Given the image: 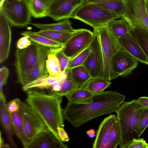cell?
Here are the masks:
<instances>
[{
    "instance_id": "obj_26",
    "label": "cell",
    "mask_w": 148,
    "mask_h": 148,
    "mask_svg": "<svg viewBox=\"0 0 148 148\" xmlns=\"http://www.w3.org/2000/svg\"><path fill=\"white\" fill-rule=\"evenodd\" d=\"M23 36H28L32 41L43 46L50 48H63L64 45L53 41L45 37L35 34L33 32L26 31L20 33Z\"/></svg>"
},
{
    "instance_id": "obj_33",
    "label": "cell",
    "mask_w": 148,
    "mask_h": 148,
    "mask_svg": "<svg viewBox=\"0 0 148 148\" xmlns=\"http://www.w3.org/2000/svg\"><path fill=\"white\" fill-rule=\"evenodd\" d=\"M66 71L67 76L61 82L60 90L57 92H53L62 97L65 96L77 88L72 81L68 70H66Z\"/></svg>"
},
{
    "instance_id": "obj_35",
    "label": "cell",
    "mask_w": 148,
    "mask_h": 148,
    "mask_svg": "<svg viewBox=\"0 0 148 148\" xmlns=\"http://www.w3.org/2000/svg\"><path fill=\"white\" fill-rule=\"evenodd\" d=\"M148 127V108H144L140 118L137 127V132L139 138Z\"/></svg>"
},
{
    "instance_id": "obj_7",
    "label": "cell",
    "mask_w": 148,
    "mask_h": 148,
    "mask_svg": "<svg viewBox=\"0 0 148 148\" xmlns=\"http://www.w3.org/2000/svg\"><path fill=\"white\" fill-rule=\"evenodd\" d=\"M99 37L103 62V78L111 81V61L121 48L118 39L108 29L106 25L94 29Z\"/></svg>"
},
{
    "instance_id": "obj_39",
    "label": "cell",
    "mask_w": 148,
    "mask_h": 148,
    "mask_svg": "<svg viewBox=\"0 0 148 148\" xmlns=\"http://www.w3.org/2000/svg\"><path fill=\"white\" fill-rule=\"evenodd\" d=\"M147 143L143 138H134L126 148H146Z\"/></svg>"
},
{
    "instance_id": "obj_44",
    "label": "cell",
    "mask_w": 148,
    "mask_h": 148,
    "mask_svg": "<svg viewBox=\"0 0 148 148\" xmlns=\"http://www.w3.org/2000/svg\"><path fill=\"white\" fill-rule=\"evenodd\" d=\"M0 148H10L12 147L10 145L5 143L1 136V132H0Z\"/></svg>"
},
{
    "instance_id": "obj_43",
    "label": "cell",
    "mask_w": 148,
    "mask_h": 148,
    "mask_svg": "<svg viewBox=\"0 0 148 148\" xmlns=\"http://www.w3.org/2000/svg\"><path fill=\"white\" fill-rule=\"evenodd\" d=\"M138 102L145 108H148V97H142L137 99Z\"/></svg>"
},
{
    "instance_id": "obj_1",
    "label": "cell",
    "mask_w": 148,
    "mask_h": 148,
    "mask_svg": "<svg viewBox=\"0 0 148 148\" xmlns=\"http://www.w3.org/2000/svg\"><path fill=\"white\" fill-rule=\"evenodd\" d=\"M125 98L118 92L103 91L95 94L88 103L68 101L62 109L63 117L72 126L78 127L95 118L115 112Z\"/></svg>"
},
{
    "instance_id": "obj_13",
    "label": "cell",
    "mask_w": 148,
    "mask_h": 148,
    "mask_svg": "<svg viewBox=\"0 0 148 148\" xmlns=\"http://www.w3.org/2000/svg\"><path fill=\"white\" fill-rule=\"evenodd\" d=\"M95 36L90 44L91 50L83 65L92 78H103V62L98 35L94 30Z\"/></svg>"
},
{
    "instance_id": "obj_34",
    "label": "cell",
    "mask_w": 148,
    "mask_h": 148,
    "mask_svg": "<svg viewBox=\"0 0 148 148\" xmlns=\"http://www.w3.org/2000/svg\"><path fill=\"white\" fill-rule=\"evenodd\" d=\"M91 50L90 45L71 59L66 69L83 65Z\"/></svg>"
},
{
    "instance_id": "obj_4",
    "label": "cell",
    "mask_w": 148,
    "mask_h": 148,
    "mask_svg": "<svg viewBox=\"0 0 148 148\" xmlns=\"http://www.w3.org/2000/svg\"><path fill=\"white\" fill-rule=\"evenodd\" d=\"M51 48L32 41L26 48H17L14 64L18 83L23 86L31 71L42 60L47 56Z\"/></svg>"
},
{
    "instance_id": "obj_31",
    "label": "cell",
    "mask_w": 148,
    "mask_h": 148,
    "mask_svg": "<svg viewBox=\"0 0 148 148\" xmlns=\"http://www.w3.org/2000/svg\"><path fill=\"white\" fill-rule=\"evenodd\" d=\"M130 26L132 29L131 33L144 53L148 64V35L139 28Z\"/></svg>"
},
{
    "instance_id": "obj_16",
    "label": "cell",
    "mask_w": 148,
    "mask_h": 148,
    "mask_svg": "<svg viewBox=\"0 0 148 148\" xmlns=\"http://www.w3.org/2000/svg\"><path fill=\"white\" fill-rule=\"evenodd\" d=\"M9 22L0 12V62H4L10 53L11 31Z\"/></svg>"
},
{
    "instance_id": "obj_29",
    "label": "cell",
    "mask_w": 148,
    "mask_h": 148,
    "mask_svg": "<svg viewBox=\"0 0 148 148\" xmlns=\"http://www.w3.org/2000/svg\"><path fill=\"white\" fill-rule=\"evenodd\" d=\"M110 81L103 78L98 77L91 78L84 87L94 93L101 92L110 86Z\"/></svg>"
},
{
    "instance_id": "obj_6",
    "label": "cell",
    "mask_w": 148,
    "mask_h": 148,
    "mask_svg": "<svg viewBox=\"0 0 148 148\" xmlns=\"http://www.w3.org/2000/svg\"><path fill=\"white\" fill-rule=\"evenodd\" d=\"M0 12L12 26L23 27L31 23L28 0H0Z\"/></svg>"
},
{
    "instance_id": "obj_49",
    "label": "cell",
    "mask_w": 148,
    "mask_h": 148,
    "mask_svg": "<svg viewBox=\"0 0 148 148\" xmlns=\"http://www.w3.org/2000/svg\"><path fill=\"white\" fill-rule=\"evenodd\" d=\"M145 3L146 1H148V0H144Z\"/></svg>"
},
{
    "instance_id": "obj_14",
    "label": "cell",
    "mask_w": 148,
    "mask_h": 148,
    "mask_svg": "<svg viewBox=\"0 0 148 148\" xmlns=\"http://www.w3.org/2000/svg\"><path fill=\"white\" fill-rule=\"evenodd\" d=\"M116 120L115 115L110 114L101 122L96 132L93 148H113L110 142V133L112 125Z\"/></svg>"
},
{
    "instance_id": "obj_38",
    "label": "cell",
    "mask_w": 148,
    "mask_h": 148,
    "mask_svg": "<svg viewBox=\"0 0 148 148\" xmlns=\"http://www.w3.org/2000/svg\"><path fill=\"white\" fill-rule=\"evenodd\" d=\"M9 74V69L5 66H3L0 69V92L3 91V86L7 83Z\"/></svg>"
},
{
    "instance_id": "obj_11",
    "label": "cell",
    "mask_w": 148,
    "mask_h": 148,
    "mask_svg": "<svg viewBox=\"0 0 148 148\" xmlns=\"http://www.w3.org/2000/svg\"><path fill=\"white\" fill-rule=\"evenodd\" d=\"M86 0H52L47 8V16L54 21L72 18L75 10Z\"/></svg>"
},
{
    "instance_id": "obj_18",
    "label": "cell",
    "mask_w": 148,
    "mask_h": 148,
    "mask_svg": "<svg viewBox=\"0 0 148 148\" xmlns=\"http://www.w3.org/2000/svg\"><path fill=\"white\" fill-rule=\"evenodd\" d=\"M64 142L58 139L49 130L42 132L28 144L27 148H67Z\"/></svg>"
},
{
    "instance_id": "obj_41",
    "label": "cell",
    "mask_w": 148,
    "mask_h": 148,
    "mask_svg": "<svg viewBox=\"0 0 148 148\" xmlns=\"http://www.w3.org/2000/svg\"><path fill=\"white\" fill-rule=\"evenodd\" d=\"M32 43L31 41L29 38L28 36H24L20 38L16 43L17 48L22 49L26 48L31 45Z\"/></svg>"
},
{
    "instance_id": "obj_5",
    "label": "cell",
    "mask_w": 148,
    "mask_h": 148,
    "mask_svg": "<svg viewBox=\"0 0 148 148\" xmlns=\"http://www.w3.org/2000/svg\"><path fill=\"white\" fill-rule=\"evenodd\" d=\"M121 17L99 5L85 1L75 10L72 18L80 21L95 29Z\"/></svg>"
},
{
    "instance_id": "obj_17",
    "label": "cell",
    "mask_w": 148,
    "mask_h": 148,
    "mask_svg": "<svg viewBox=\"0 0 148 148\" xmlns=\"http://www.w3.org/2000/svg\"><path fill=\"white\" fill-rule=\"evenodd\" d=\"M0 122L12 147L16 148L17 146L13 138L14 133L11 114L7 108L3 91L0 92Z\"/></svg>"
},
{
    "instance_id": "obj_37",
    "label": "cell",
    "mask_w": 148,
    "mask_h": 148,
    "mask_svg": "<svg viewBox=\"0 0 148 148\" xmlns=\"http://www.w3.org/2000/svg\"><path fill=\"white\" fill-rule=\"evenodd\" d=\"M62 49L58 51L56 55L59 61L61 71L64 72L66 71L71 58L65 54Z\"/></svg>"
},
{
    "instance_id": "obj_48",
    "label": "cell",
    "mask_w": 148,
    "mask_h": 148,
    "mask_svg": "<svg viewBox=\"0 0 148 148\" xmlns=\"http://www.w3.org/2000/svg\"><path fill=\"white\" fill-rule=\"evenodd\" d=\"M146 148H148V143H147V144Z\"/></svg>"
},
{
    "instance_id": "obj_3",
    "label": "cell",
    "mask_w": 148,
    "mask_h": 148,
    "mask_svg": "<svg viewBox=\"0 0 148 148\" xmlns=\"http://www.w3.org/2000/svg\"><path fill=\"white\" fill-rule=\"evenodd\" d=\"M144 108L137 99H134L124 102L116 111L121 148H126L133 139L139 138L137 127Z\"/></svg>"
},
{
    "instance_id": "obj_20",
    "label": "cell",
    "mask_w": 148,
    "mask_h": 148,
    "mask_svg": "<svg viewBox=\"0 0 148 148\" xmlns=\"http://www.w3.org/2000/svg\"><path fill=\"white\" fill-rule=\"evenodd\" d=\"M22 102L19 110L15 112H10L14 134L21 141L24 148H27L28 144L25 133L22 118L23 110Z\"/></svg>"
},
{
    "instance_id": "obj_15",
    "label": "cell",
    "mask_w": 148,
    "mask_h": 148,
    "mask_svg": "<svg viewBox=\"0 0 148 148\" xmlns=\"http://www.w3.org/2000/svg\"><path fill=\"white\" fill-rule=\"evenodd\" d=\"M118 39L121 48L138 61L147 64V57L131 32Z\"/></svg>"
},
{
    "instance_id": "obj_23",
    "label": "cell",
    "mask_w": 148,
    "mask_h": 148,
    "mask_svg": "<svg viewBox=\"0 0 148 148\" xmlns=\"http://www.w3.org/2000/svg\"><path fill=\"white\" fill-rule=\"evenodd\" d=\"M30 24L40 30L72 33L75 32L77 30L74 29L73 28L69 18L64 19L62 21L53 23L44 24L30 23Z\"/></svg>"
},
{
    "instance_id": "obj_12",
    "label": "cell",
    "mask_w": 148,
    "mask_h": 148,
    "mask_svg": "<svg viewBox=\"0 0 148 148\" xmlns=\"http://www.w3.org/2000/svg\"><path fill=\"white\" fill-rule=\"evenodd\" d=\"M94 36V32L89 30L78 29L65 45L62 51L71 59L89 46Z\"/></svg>"
},
{
    "instance_id": "obj_21",
    "label": "cell",
    "mask_w": 148,
    "mask_h": 148,
    "mask_svg": "<svg viewBox=\"0 0 148 148\" xmlns=\"http://www.w3.org/2000/svg\"><path fill=\"white\" fill-rule=\"evenodd\" d=\"M67 70L71 79L77 88L83 87L91 77L83 65Z\"/></svg>"
},
{
    "instance_id": "obj_2",
    "label": "cell",
    "mask_w": 148,
    "mask_h": 148,
    "mask_svg": "<svg viewBox=\"0 0 148 148\" xmlns=\"http://www.w3.org/2000/svg\"><path fill=\"white\" fill-rule=\"evenodd\" d=\"M26 92V103L40 117L49 130L61 140L58 128L64 126L61 106L63 97L54 92L47 94L34 89Z\"/></svg>"
},
{
    "instance_id": "obj_36",
    "label": "cell",
    "mask_w": 148,
    "mask_h": 148,
    "mask_svg": "<svg viewBox=\"0 0 148 148\" xmlns=\"http://www.w3.org/2000/svg\"><path fill=\"white\" fill-rule=\"evenodd\" d=\"M110 143L113 148H116L119 145L120 136L117 120L112 127L110 136Z\"/></svg>"
},
{
    "instance_id": "obj_22",
    "label": "cell",
    "mask_w": 148,
    "mask_h": 148,
    "mask_svg": "<svg viewBox=\"0 0 148 148\" xmlns=\"http://www.w3.org/2000/svg\"><path fill=\"white\" fill-rule=\"evenodd\" d=\"M106 26L109 30L118 39L130 33L132 30L129 24L123 17L111 21Z\"/></svg>"
},
{
    "instance_id": "obj_19",
    "label": "cell",
    "mask_w": 148,
    "mask_h": 148,
    "mask_svg": "<svg viewBox=\"0 0 148 148\" xmlns=\"http://www.w3.org/2000/svg\"><path fill=\"white\" fill-rule=\"evenodd\" d=\"M66 76V71L58 76H51L49 75H45L22 86V89L24 91L27 92L31 89L36 88H49L54 83L62 81Z\"/></svg>"
},
{
    "instance_id": "obj_8",
    "label": "cell",
    "mask_w": 148,
    "mask_h": 148,
    "mask_svg": "<svg viewBox=\"0 0 148 148\" xmlns=\"http://www.w3.org/2000/svg\"><path fill=\"white\" fill-rule=\"evenodd\" d=\"M122 17L130 25L136 26L148 35V14L144 0H126Z\"/></svg>"
},
{
    "instance_id": "obj_45",
    "label": "cell",
    "mask_w": 148,
    "mask_h": 148,
    "mask_svg": "<svg viewBox=\"0 0 148 148\" xmlns=\"http://www.w3.org/2000/svg\"><path fill=\"white\" fill-rule=\"evenodd\" d=\"M86 134L88 136L91 138H92L95 136V131L94 129H90L86 132Z\"/></svg>"
},
{
    "instance_id": "obj_40",
    "label": "cell",
    "mask_w": 148,
    "mask_h": 148,
    "mask_svg": "<svg viewBox=\"0 0 148 148\" xmlns=\"http://www.w3.org/2000/svg\"><path fill=\"white\" fill-rule=\"evenodd\" d=\"M22 102L19 99H14L7 103V108L10 112H16L19 109Z\"/></svg>"
},
{
    "instance_id": "obj_10",
    "label": "cell",
    "mask_w": 148,
    "mask_h": 148,
    "mask_svg": "<svg viewBox=\"0 0 148 148\" xmlns=\"http://www.w3.org/2000/svg\"><path fill=\"white\" fill-rule=\"evenodd\" d=\"M23 107L22 120L29 144L38 135L49 130L40 117L26 103L23 102Z\"/></svg>"
},
{
    "instance_id": "obj_9",
    "label": "cell",
    "mask_w": 148,
    "mask_h": 148,
    "mask_svg": "<svg viewBox=\"0 0 148 148\" xmlns=\"http://www.w3.org/2000/svg\"><path fill=\"white\" fill-rule=\"evenodd\" d=\"M137 60L121 48L113 55L111 61V80L119 76L125 77L138 66Z\"/></svg>"
},
{
    "instance_id": "obj_27",
    "label": "cell",
    "mask_w": 148,
    "mask_h": 148,
    "mask_svg": "<svg viewBox=\"0 0 148 148\" xmlns=\"http://www.w3.org/2000/svg\"><path fill=\"white\" fill-rule=\"evenodd\" d=\"M95 94L83 87L76 88L65 96L68 101L86 103L91 101L92 97Z\"/></svg>"
},
{
    "instance_id": "obj_47",
    "label": "cell",
    "mask_w": 148,
    "mask_h": 148,
    "mask_svg": "<svg viewBox=\"0 0 148 148\" xmlns=\"http://www.w3.org/2000/svg\"><path fill=\"white\" fill-rule=\"evenodd\" d=\"M146 10L148 14V0L145 2Z\"/></svg>"
},
{
    "instance_id": "obj_42",
    "label": "cell",
    "mask_w": 148,
    "mask_h": 148,
    "mask_svg": "<svg viewBox=\"0 0 148 148\" xmlns=\"http://www.w3.org/2000/svg\"><path fill=\"white\" fill-rule=\"evenodd\" d=\"M58 130L59 137L61 141L63 142H68L69 141L70 138L64 127H59L58 128Z\"/></svg>"
},
{
    "instance_id": "obj_30",
    "label": "cell",
    "mask_w": 148,
    "mask_h": 148,
    "mask_svg": "<svg viewBox=\"0 0 148 148\" xmlns=\"http://www.w3.org/2000/svg\"><path fill=\"white\" fill-rule=\"evenodd\" d=\"M47 58V57L42 60L31 71L23 86L44 75H49L46 67V61Z\"/></svg>"
},
{
    "instance_id": "obj_28",
    "label": "cell",
    "mask_w": 148,
    "mask_h": 148,
    "mask_svg": "<svg viewBox=\"0 0 148 148\" xmlns=\"http://www.w3.org/2000/svg\"><path fill=\"white\" fill-rule=\"evenodd\" d=\"M72 33L51 30H40L34 32L53 41L65 45L70 38L77 32Z\"/></svg>"
},
{
    "instance_id": "obj_32",
    "label": "cell",
    "mask_w": 148,
    "mask_h": 148,
    "mask_svg": "<svg viewBox=\"0 0 148 148\" xmlns=\"http://www.w3.org/2000/svg\"><path fill=\"white\" fill-rule=\"evenodd\" d=\"M28 5L31 15L34 17L41 18L47 16V8L40 0H28Z\"/></svg>"
},
{
    "instance_id": "obj_46",
    "label": "cell",
    "mask_w": 148,
    "mask_h": 148,
    "mask_svg": "<svg viewBox=\"0 0 148 148\" xmlns=\"http://www.w3.org/2000/svg\"><path fill=\"white\" fill-rule=\"evenodd\" d=\"M47 7L48 5L51 2L52 0H40Z\"/></svg>"
},
{
    "instance_id": "obj_50",
    "label": "cell",
    "mask_w": 148,
    "mask_h": 148,
    "mask_svg": "<svg viewBox=\"0 0 148 148\" xmlns=\"http://www.w3.org/2000/svg\"><path fill=\"white\" fill-rule=\"evenodd\" d=\"M126 0H123L124 2H125L126 1Z\"/></svg>"
},
{
    "instance_id": "obj_24",
    "label": "cell",
    "mask_w": 148,
    "mask_h": 148,
    "mask_svg": "<svg viewBox=\"0 0 148 148\" xmlns=\"http://www.w3.org/2000/svg\"><path fill=\"white\" fill-rule=\"evenodd\" d=\"M85 1L97 4L122 17L125 8L123 0H86Z\"/></svg>"
},
{
    "instance_id": "obj_25",
    "label": "cell",
    "mask_w": 148,
    "mask_h": 148,
    "mask_svg": "<svg viewBox=\"0 0 148 148\" xmlns=\"http://www.w3.org/2000/svg\"><path fill=\"white\" fill-rule=\"evenodd\" d=\"M63 48H51L46 60V67L48 74L51 76L56 77L60 75L62 73L58 60L56 54Z\"/></svg>"
}]
</instances>
